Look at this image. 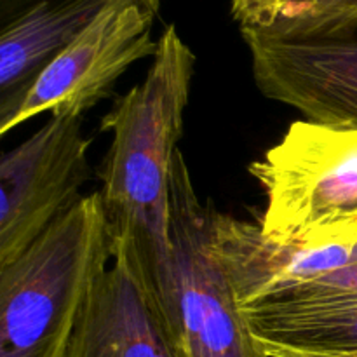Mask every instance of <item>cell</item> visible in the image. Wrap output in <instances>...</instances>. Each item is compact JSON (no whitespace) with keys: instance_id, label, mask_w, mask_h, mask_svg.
Masks as SVG:
<instances>
[{"instance_id":"6da1fadb","label":"cell","mask_w":357,"mask_h":357,"mask_svg":"<svg viewBox=\"0 0 357 357\" xmlns=\"http://www.w3.org/2000/svg\"><path fill=\"white\" fill-rule=\"evenodd\" d=\"M194 51L169 24L145 79L101 119L112 143L101 169L114 265L128 272L164 331L174 314L171 178L195 75Z\"/></svg>"},{"instance_id":"8992f818","label":"cell","mask_w":357,"mask_h":357,"mask_svg":"<svg viewBox=\"0 0 357 357\" xmlns=\"http://www.w3.org/2000/svg\"><path fill=\"white\" fill-rule=\"evenodd\" d=\"M91 139L82 117L54 115L0 160V267L82 199Z\"/></svg>"},{"instance_id":"4fadbf2b","label":"cell","mask_w":357,"mask_h":357,"mask_svg":"<svg viewBox=\"0 0 357 357\" xmlns=\"http://www.w3.org/2000/svg\"><path fill=\"white\" fill-rule=\"evenodd\" d=\"M288 0H230V13L241 30H265Z\"/></svg>"},{"instance_id":"52a82bcc","label":"cell","mask_w":357,"mask_h":357,"mask_svg":"<svg viewBox=\"0 0 357 357\" xmlns=\"http://www.w3.org/2000/svg\"><path fill=\"white\" fill-rule=\"evenodd\" d=\"M241 33L265 98L296 108L309 121L357 129V30L310 40Z\"/></svg>"},{"instance_id":"30bf717a","label":"cell","mask_w":357,"mask_h":357,"mask_svg":"<svg viewBox=\"0 0 357 357\" xmlns=\"http://www.w3.org/2000/svg\"><path fill=\"white\" fill-rule=\"evenodd\" d=\"M119 0H33L2 23L0 122L17 108L38 73ZM159 13L160 0H142Z\"/></svg>"},{"instance_id":"5bb4252c","label":"cell","mask_w":357,"mask_h":357,"mask_svg":"<svg viewBox=\"0 0 357 357\" xmlns=\"http://www.w3.org/2000/svg\"><path fill=\"white\" fill-rule=\"evenodd\" d=\"M275 357H357V352L352 354H340V356H302V354H279Z\"/></svg>"},{"instance_id":"3957f363","label":"cell","mask_w":357,"mask_h":357,"mask_svg":"<svg viewBox=\"0 0 357 357\" xmlns=\"http://www.w3.org/2000/svg\"><path fill=\"white\" fill-rule=\"evenodd\" d=\"M250 173L267 197L258 225L271 241L357 239V129L291 122Z\"/></svg>"},{"instance_id":"9c48e42d","label":"cell","mask_w":357,"mask_h":357,"mask_svg":"<svg viewBox=\"0 0 357 357\" xmlns=\"http://www.w3.org/2000/svg\"><path fill=\"white\" fill-rule=\"evenodd\" d=\"M265 357L357 352V295L303 288L241 309Z\"/></svg>"},{"instance_id":"7c38bea8","label":"cell","mask_w":357,"mask_h":357,"mask_svg":"<svg viewBox=\"0 0 357 357\" xmlns=\"http://www.w3.org/2000/svg\"><path fill=\"white\" fill-rule=\"evenodd\" d=\"M357 30V0H288L258 33L286 40H310ZM257 31V30H253Z\"/></svg>"},{"instance_id":"8fae6325","label":"cell","mask_w":357,"mask_h":357,"mask_svg":"<svg viewBox=\"0 0 357 357\" xmlns=\"http://www.w3.org/2000/svg\"><path fill=\"white\" fill-rule=\"evenodd\" d=\"M66 357H174V352L135 281L112 265L91 291Z\"/></svg>"},{"instance_id":"ba28073f","label":"cell","mask_w":357,"mask_h":357,"mask_svg":"<svg viewBox=\"0 0 357 357\" xmlns=\"http://www.w3.org/2000/svg\"><path fill=\"white\" fill-rule=\"evenodd\" d=\"M215 251L241 309L267 302L319 275L357 264V239L319 244L274 243L260 225L211 211Z\"/></svg>"},{"instance_id":"5b68a950","label":"cell","mask_w":357,"mask_h":357,"mask_svg":"<svg viewBox=\"0 0 357 357\" xmlns=\"http://www.w3.org/2000/svg\"><path fill=\"white\" fill-rule=\"evenodd\" d=\"M155 16L157 10L142 0H119L108 6L38 73L16 110L0 122V135L42 114L82 117L110 96L117 80L135 63L155 54Z\"/></svg>"},{"instance_id":"277c9868","label":"cell","mask_w":357,"mask_h":357,"mask_svg":"<svg viewBox=\"0 0 357 357\" xmlns=\"http://www.w3.org/2000/svg\"><path fill=\"white\" fill-rule=\"evenodd\" d=\"M213 204L202 202L178 150L171 178L174 357H265L213 244Z\"/></svg>"},{"instance_id":"7a4b0ae2","label":"cell","mask_w":357,"mask_h":357,"mask_svg":"<svg viewBox=\"0 0 357 357\" xmlns=\"http://www.w3.org/2000/svg\"><path fill=\"white\" fill-rule=\"evenodd\" d=\"M103 195H84L0 267V357H66L91 291L108 271Z\"/></svg>"}]
</instances>
